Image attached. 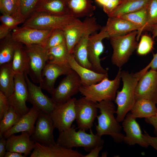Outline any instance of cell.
<instances>
[{"mask_svg":"<svg viewBox=\"0 0 157 157\" xmlns=\"http://www.w3.org/2000/svg\"><path fill=\"white\" fill-rule=\"evenodd\" d=\"M68 63L71 68L79 76L83 86L97 83L108 76V74L98 73L81 65L75 60L72 54L69 56Z\"/></svg>","mask_w":157,"mask_h":157,"instance_id":"23","label":"cell"},{"mask_svg":"<svg viewBox=\"0 0 157 157\" xmlns=\"http://www.w3.org/2000/svg\"><path fill=\"white\" fill-rule=\"evenodd\" d=\"M27 132H22L19 135L13 134L7 138L6 147L7 151L23 154L26 157L30 155L35 147V142Z\"/></svg>","mask_w":157,"mask_h":157,"instance_id":"21","label":"cell"},{"mask_svg":"<svg viewBox=\"0 0 157 157\" xmlns=\"http://www.w3.org/2000/svg\"><path fill=\"white\" fill-rule=\"evenodd\" d=\"M147 7L118 17L131 22L140 28V29L137 31L138 34L136 37L137 41L139 39L142 32L143 29L147 22Z\"/></svg>","mask_w":157,"mask_h":157,"instance_id":"34","label":"cell"},{"mask_svg":"<svg viewBox=\"0 0 157 157\" xmlns=\"http://www.w3.org/2000/svg\"><path fill=\"white\" fill-rule=\"evenodd\" d=\"M39 114V111L32 106L28 112L22 115L14 125L3 134V136L7 138L13 134L22 132H27L31 136Z\"/></svg>","mask_w":157,"mask_h":157,"instance_id":"22","label":"cell"},{"mask_svg":"<svg viewBox=\"0 0 157 157\" xmlns=\"http://www.w3.org/2000/svg\"><path fill=\"white\" fill-rule=\"evenodd\" d=\"M31 139L44 145H49L56 143L54 140L55 128L50 114L39 112Z\"/></svg>","mask_w":157,"mask_h":157,"instance_id":"15","label":"cell"},{"mask_svg":"<svg viewBox=\"0 0 157 157\" xmlns=\"http://www.w3.org/2000/svg\"><path fill=\"white\" fill-rule=\"evenodd\" d=\"M22 116L10 106L8 111L0 122V135L11 129L19 121Z\"/></svg>","mask_w":157,"mask_h":157,"instance_id":"35","label":"cell"},{"mask_svg":"<svg viewBox=\"0 0 157 157\" xmlns=\"http://www.w3.org/2000/svg\"><path fill=\"white\" fill-rule=\"evenodd\" d=\"M66 3L69 14L78 19L93 16L96 8L92 0H66Z\"/></svg>","mask_w":157,"mask_h":157,"instance_id":"26","label":"cell"},{"mask_svg":"<svg viewBox=\"0 0 157 157\" xmlns=\"http://www.w3.org/2000/svg\"><path fill=\"white\" fill-rule=\"evenodd\" d=\"M72 70L69 65L47 63L42 72L39 86L51 94L55 89L58 78L61 75H66Z\"/></svg>","mask_w":157,"mask_h":157,"instance_id":"18","label":"cell"},{"mask_svg":"<svg viewBox=\"0 0 157 157\" xmlns=\"http://www.w3.org/2000/svg\"><path fill=\"white\" fill-rule=\"evenodd\" d=\"M100 114L97 116L98 124L96 125V134L101 137L110 135L116 143L123 141L124 137L121 132L122 126L115 116L116 109L113 101L103 100L96 103Z\"/></svg>","mask_w":157,"mask_h":157,"instance_id":"2","label":"cell"},{"mask_svg":"<svg viewBox=\"0 0 157 157\" xmlns=\"http://www.w3.org/2000/svg\"><path fill=\"white\" fill-rule=\"evenodd\" d=\"M105 27L109 38L124 35L140 29L135 24L118 17H108Z\"/></svg>","mask_w":157,"mask_h":157,"instance_id":"25","label":"cell"},{"mask_svg":"<svg viewBox=\"0 0 157 157\" xmlns=\"http://www.w3.org/2000/svg\"><path fill=\"white\" fill-rule=\"evenodd\" d=\"M150 0H122L108 17H119L147 7Z\"/></svg>","mask_w":157,"mask_h":157,"instance_id":"28","label":"cell"},{"mask_svg":"<svg viewBox=\"0 0 157 157\" xmlns=\"http://www.w3.org/2000/svg\"><path fill=\"white\" fill-rule=\"evenodd\" d=\"M122 122V126L126 133L123 141L129 145L137 144L145 148L149 146L143 139L140 125L130 112L127 114Z\"/></svg>","mask_w":157,"mask_h":157,"instance_id":"20","label":"cell"},{"mask_svg":"<svg viewBox=\"0 0 157 157\" xmlns=\"http://www.w3.org/2000/svg\"><path fill=\"white\" fill-rule=\"evenodd\" d=\"M26 156L22 154L10 151H7L6 152L4 157H26Z\"/></svg>","mask_w":157,"mask_h":157,"instance_id":"49","label":"cell"},{"mask_svg":"<svg viewBox=\"0 0 157 157\" xmlns=\"http://www.w3.org/2000/svg\"><path fill=\"white\" fill-rule=\"evenodd\" d=\"M137 34V31H134L124 35L109 38L113 49L111 61L113 65L121 68L128 62L137 49L138 45L136 39Z\"/></svg>","mask_w":157,"mask_h":157,"instance_id":"5","label":"cell"},{"mask_svg":"<svg viewBox=\"0 0 157 157\" xmlns=\"http://www.w3.org/2000/svg\"><path fill=\"white\" fill-rule=\"evenodd\" d=\"M10 107L8 98L0 91V120L8 111Z\"/></svg>","mask_w":157,"mask_h":157,"instance_id":"41","label":"cell"},{"mask_svg":"<svg viewBox=\"0 0 157 157\" xmlns=\"http://www.w3.org/2000/svg\"><path fill=\"white\" fill-rule=\"evenodd\" d=\"M14 81V91L8 100L10 106L22 116L30 110L26 104L28 92L24 73L15 74Z\"/></svg>","mask_w":157,"mask_h":157,"instance_id":"14","label":"cell"},{"mask_svg":"<svg viewBox=\"0 0 157 157\" xmlns=\"http://www.w3.org/2000/svg\"><path fill=\"white\" fill-rule=\"evenodd\" d=\"M35 142V147L30 157H84L76 150L64 148L56 143L49 145Z\"/></svg>","mask_w":157,"mask_h":157,"instance_id":"19","label":"cell"},{"mask_svg":"<svg viewBox=\"0 0 157 157\" xmlns=\"http://www.w3.org/2000/svg\"><path fill=\"white\" fill-rule=\"evenodd\" d=\"M136 100L145 99L157 104V71H147L140 78L135 92Z\"/></svg>","mask_w":157,"mask_h":157,"instance_id":"17","label":"cell"},{"mask_svg":"<svg viewBox=\"0 0 157 157\" xmlns=\"http://www.w3.org/2000/svg\"><path fill=\"white\" fill-rule=\"evenodd\" d=\"M77 19L69 14L59 16L33 12L22 26L41 30L64 31Z\"/></svg>","mask_w":157,"mask_h":157,"instance_id":"6","label":"cell"},{"mask_svg":"<svg viewBox=\"0 0 157 157\" xmlns=\"http://www.w3.org/2000/svg\"><path fill=\"white\" fill-rule=\"evenodd\" d=\"M156 104L146 99H138L131 110L130 113L132 116L136 119L149 117L157 114Z\"/></svg>","mask_w":157,"mask_h":157,"instance_id":"29","label":"cell"},{"mask_svg":"<svg viewBox=\"0 0 157 157\" xmlns=\"http://www.w3.org/2000/svg\"><path fill=\"white\" fill-rule=\"evenodd\" d=\"M76 99L72 98L64 103L56 104L50 114L55 128L58 129L59 132L70 128L76 119L75 102Z\"/></svg>","mask_w":157,"mask_h":157,"instance_id":"10","label":"cell"},{"mask_svg":"<svg viewBox=\"0 0 157 157\" xmlns=\"http://www.w3.org/2000/svg\"><path fill=\"white\" fill-rule=\"evenodd\" d=\"M143 138L144 141L149 146H151L157 151V137L151 136L144 131V134H143Z\"/></svg>","mask_w":157,"mask_h":157,"instance_id":"43","label":"cell"},{"mask_svg":"<svg viewBox=\"0 0 157 157\" xmlns=\"http://www.w3.org/2000/svg\"><path fill=\"white\" fill-rule=\"evenodd\" d=\"M152 38L149 35H144L141 37L137 49V52L139 55L143 56L149 53L153 46Z\"/></svg>","mask_w":157,"mask_h":157,"instance_id":"39","label":"cell"},{"mask_svg":"<svg viewBox=\"0 0 157 157\" xmlns=\"http://www.w3.org/2000/svg\"><path fill=\"white\" fill-rule=\"evenodd\" d=\"M76 129L74 125L69 129L60 132L56 143L67 149L83 147L88 152L96 147L103 146L104 140L101 137L94 134L91 129H90L89 134L84 130L79 129L76 131Z\"/></svg>","mask_w":157,"mask_h":157,"instance_id":"3","label":"cell"},{"mask_svg":"<svg viewBox=\"0 0 157 157\" xmlns=\"http://www.w3.org/2000/svg\"><path fill=\"white\" fill-rule=\"evenodd\" d=\"M11 30L7 26L1 24L0 25V39L2 40L7 36L10 33Z\"/></svg>","mask_w":157,"mask_h":157,"instance_id":"46","label":"cell"},{"mask_svg":"<svg viewBox=\"0 0 157 157\" xmlns=\"http://www.w3.org/2000/svg\"><path fill=\"white\" fill-rule=\"evenodd\" d=\"M157 24V0H150L147 7V20L142 32L150 30Z\"/></svg>","mask_w":157,"mask_h":157,"instance_id":"37","label":"cell"},{"mask_svg":"<svg viewBox=\"0 0 157 157\" xmlns=\"http://www.w3.org/2000/svg\"><path fill=\"white\" fill-rule=\"evenodd\" d=\"M18 43L13 39L11 33L0 40V66L12 62L15 49Z\"/></svg>","mask_w":157,"mask_h":157,"instance_id":"32","label":"cell"},{"mask_svg":"<svg viewBox=\"0 0 157 157\" xmlns=\"http://www.w3.org/2000/svg\"><path fill=\"white\" fill-rule=\"evenodd\" d=\"M122 0H109L107 3L103 6L104 11L107 15L113 11Z\"/></svg>","mask_w":157,"mask_h":157,"instance_id":"42","label":"cell"},{"mask_svg":"<svg viewBox=\"0 0 157 157\" xmlns=\"http://www.w3.org/2000/svg\"><path fill=\"white\" fill-rule=\"evenodd\" d=\"M108 154V152L107 151H105L102 153L101 157H107Z\"/></svg>","mask_w":157,"mask_h":157,"instance_id":"53","label":"cell"},{"mask_svg":"<svg viewBox=\"0 0 157 157\" xmlns=\"http://www.w3.org/2000/svg\"><path fill=\"white\" fill-rule=\"evenodd\" d=\"M101 29L94 16L85 18L83 21L77 18L63 31L69 53L72 54L75 46L83 36L96 33Z\"/></svg>","mask_w":157,"mask_h":157,"instance_id":"7","label":"cell"},{"mask_svg":"<svg viewBox=\"0 0 157 157\" xmlns=\"http://www.w3.org/2000/svg\"><path fill=\"white\" fill-rule=\"evenodd\" d=\"M145 73L142 69L135 73L121 71L123 86L120 91H117L114 101L117 106L116 118L119 122H122L134 106L136 101L135 92L137 83Z\"/></svg>","mask_w":157,"mask_h":157,"instance_id":"1","label":"cell"},{"mask_svg":"<svg viewBox=\"0 0 157 157\" xmlns=\"http://www.w3.org/2000/svg\"><path fill=\"white\" fill-rule=\"evenodd\" d=\"M47 63L63 65H69L68 62L71 54L69 53L66 42L47 50Z\"/></svg>","mask_w":157,"mask_h":157,"instance_id":"30","label":"cell"},{"mask_svg":"<svg viewBox=\"0 0 157 157\" xmlns=\"http://www.w3.org/2000/svg\"><path fill=\"white\" fill-rule=\"evenodd\" d=\"M13 30L12 36L15 41L25 46L36 44L44 47L54 30H41L22 26Z\"/></svg>","mask_w":157,"mask_h":157,"instance_id":"12","label":"cell"},{"mask_svg":"<svg viewBox=\"0 0 157 157\" xmlns=\"http://www.w3.org/2000/svg\"><path fill=\"white\" fill-rule=\"evenodd\" d=\"M80 78L74 70L65 75L51 94L56 104L64 103L79 92L82 86Z\"/></svg>","mask_w":157,"mask_h":157,"instance_id":"11","label":"cell"},{"mask_svg":"<svg viewBox=\"0 0 157 157\" xmlns=\"http://www.w3.org/2000/svg\"><path fill=\"white\" fill-rule=\"evenodd\" d=\"M0 11L2 15L11 16L21 21L17 3L15 0H0Z\"/></svg>","mask_w":157,"mask_h":157,"instance_id":"36","label":"cell"},{"mask_svg":"<svg viewBox=\"0 0 157 157\" xmlns=\"http://www.w3.org/2000/svg\"><path fill=\"white\" fill-rule=\"evenodd\" d=\"M33 12L59 16L69 14L66 0H38Z\"/></svg>","mask_w":157,"mask_h":157,"instance_id":"24","label":"cell"},{"mask_svg":"<svg viewBox=\"0 0 157 157\" xmlns=\"http://www.w3.org/2000/svg\"><path fill=\"white\" fill-rule=\"evenodd\" d=\"M24 74L28 92L27 101L35 107L39 112L50 114L56 104L52 98L43 94L40 86L36 85L30 81L26 72Z\"/></svg>","mask_w":157,"mask_h":157,"instance_id":"16","label":"cell"},{"mask_svg":"<svg viewBox=\"0 0 157 157\" xmlns=\"http://www.w3.org/2000/svg\"><path fill=\"white\" fill-rule=\"evenodd\" d=\"M109 36L105 26L100 32L90 35L88 41V51L89 60L91 64L92 69L99 73L108 74L107 71L101 66L100 56L104 50L103 40Z\"/></svg>","mask_w":157,"mask_h":157,"instance_id":"9","label":"cell"},{"mask_svg":"<svg viewBox=\"0 0 157 157\" xmlns=\"http://www.w3.org/2000/svg\"><path fill=\"white\" fill-rule=\"evenodd\" d=\"M144 120L147 123L153 126L154 133L156 136L157 137V114L150 117L145 118Z\"/></svg>","mask_w":157,"mask_h":157,"instance_id":"44","label":"cell"},{"mask_svg":"<svg viewBox=\"0 0 157 157\" xmlns=\"http://www.w3.org/2000/svg\"><path fill=\"white\" fill-rule=\"evenodd\" d=\"M150 31L151 32L153 38L157 37V24L152 27Z\"/></svg>","mask_w":157,"mask_h":157,"instance_id":"50","label":"cell"},{"mask_svg":"<svg viewBox=\"0 0 157 157\" xmlns=\"http://www.w3.org/2000/svg\"><path fill=\"white\" fill-rule=\"evenodd\" d=\"M89 35H86L81 38L75 46L72 54L79 64L92 70L88 58V41Z\"/></svg>","mask_w":157,"mask_h":157,"instance_id":"31","label":"cell"},{"mask_svg":"<svg viewBox=\"0 0 157 157\" xmlns=\"http://www.w3.org/2000/svg\"><path fill=\"white\" fill-rule=\"evenodd\" d=\"M26 0H17L18 7L20 6Z\"/></svg>","mask_w":157,"mask_h":157,"instance_id":"52","label":"cell"},{"mask_svg":"<svg viewBox=\"0 0 157 157\" xmlns=\"http://www.w3.org/2000/svg\"><path fill=\"white\" fill-rule=\"evenodd\" d=\"M121 68L115 78L110 80L108 76L97 83L80 87L79 92L87 99L96 103L103 100L114 101L121 78Z\"/></svg>","mask_w":157,"mask_h":157,"instance_id":"4","label":"cell"},{"mask_svg":"<svg viewBox=\"0 0 157 157\" xmlns=\"http://www.w3.org/2000/svg\"><path fill=\"white\" fill-rule=\"evenodd\" d=\"M7 139L3 135H0V157H4L6 152Z\"/></svg>","mask_w":157,"mask_h":157,"instance_id":"45","label":"cell"},{"mask_svg":"<svg viewBox=\"0 0 157 157\" xmlns=\"http://www.w3.org/2000/svg\"><path fill=\"white\" fill-rule=\"evenodd\" d=\"M75 105L77 128L85 131L91 129L97 116L96 103L83 97L76 99Z\"/></svg>","mask_w":157,"mask_h":157,"instance_id":"13","label":"cell"},{"mask_svg":"<svg viewBox=\"0 0 157 157\" xmlns=\"http://www.w3.org/2000/svg\"><path fill=\"white\" fill-rule=\"evenodd\" d=\"M0 20L1 24L7 26L10 30L14 29L19 24L23 23L21 21L7 15H2L0 17Z\"/></svg>","mask_w":157,"mask_h":157,"instance_id":"40","label":"cell"},{"mask_svg":"<svg viewBox=\"0 0 157 157\" xmlns=\"http://www.w3.org/2000/svg\"><path fill=\"white\" fill-rule=\"evenodd\" d=\"M109 0H95L99 4L103 6L106 5Z\"/></svg>","mask_w":157,"mask_h":157,"instance_id":"51","label":"cell"},{"mask_svg":"<svg viewBox=\"0 0 157 157\" xmlns=\"http://www.w3.org/2000/svg\"><path fill=\"white\" fill-rule=\"evenodd\" d=\"M23 44L18 43L12 60V67L15 74H23L27 68L28 57Z\"/></svg>","mask_w":157,"mask_h":157,"instance_id":"33","label":"cell"},{"mask_svg":"<svg viewBox=\"0 0 157 157\" xmlns=\"http://www.w3.org/2000/svg\"><path fill=\"white\" fill-rule=\"evenodd\" d=\"M147 65L151 69L157 71V52L153 55L152 59Z\"/></svg>","mask_w":157,"mask_h":157,"instance_id":"48","label":"cell"},{"mask_svg":"<svg viewBox=\"0 0 157 157\" xmlns=\"http://www.w3.org/2000/svg\"><path fill=\"white\" fill-rule=\"evenodd\" d=\"M24 47L28 57L27 67L25 72L33 83L40 84L42 72L47 60V50L39 44Z\"/></svg>","mask_w":157,"mask_h":157,"instance_id":"8","label":"cell"},{"mask_svg":"<svg viewBox=\"0 0 157 157\" xmlns=\"http://www.w3.org/2000/svg\"><path fill=\"white\" fill-rule=\"evenodd\" d=\"M66 42L64 31L54 30L47 40L44 47L47 50Z\"/></svg>","mask_w":157,"mask_h":157,"instance_id":"38","label":"cell"},{"mask_svg":"<svg viewBox=\"0 0 157 157\" xmlns=\"http://www.w3.org/2000/svg\"><path fill=\"white\" fill-rule=\"evenodd\" d=\"M15 0L17 2V0Z\"/></svg>","mask_w":157,"mask_h":157,"instance_id":"54","label":"cell"},{"mask_svg":"<svg viewBox=\"0 0 157 157\" xmlns=\"http://www.w3.org/2000/svg\"><path fill=\"white\" fill-rule=\"evenodd\" d=\"M15 74L12 67V62L3 64L0 67V91L8 98L14 90Z\"/></svg>","mask_w":157,"mask_h":157,"instance_id":"27","label":"cell"},{"mask_svg":"<svg viewBox=\"0 0 157 157\" xmlns=\"http://www.w3.org/2000/svg\"><path fill=\"white\" fill-rule=\"evenodd\" d=\"M103 146H98L92 149L88 154L84 155V157H98L99 153L102 149Z\"/></svg>","mask_w":157,"mask_h":157,"instance_id":"47","label":"cell"}]
</instances>
